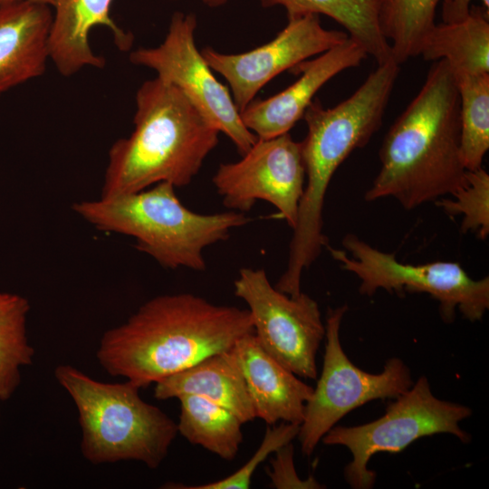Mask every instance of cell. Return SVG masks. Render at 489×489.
I'll use <instances>...</instances> for the list:
<instances>
[{
  "mask_svg": "<svg viewBox=\"0 0 489 489\" xmlns=\"http://www.w3.org/2000/svg\"><path fill=\"white\" fill-rule=\"evenodd\" d=\"M300 425L282 422L279 426L268 425L264 438L253 456L237 471L217 481L197 485L180 484H165L164 488L177 489H247L257 467L283 446L291 443L299 433Z\"/></svg>",
  "mask_w": 489,
  "mask_h": 489,
  "instance_id": "obj_26",
  "label": "cell"
},
{
  "mask_svg": "<svg viewBox=\"0 0 489 489\" xmlns=\"http://www.w3.org/2000/svg\"><path fill=\"white\" fill-rule=\"evenodd\" d=\"M58 383L72 398L81 427V452L94 465L133 460L150 469L167 457L177 435V423L144 401L129 380L106 383L67 364L54 369Z\"/></svg>",
  "mask_w": 489,
  "mask_h": 489,
  "instance_id": "obj_5",
  "label": "cell"
},
{
  "mask_svg": "<svg viewBox=\"0 0 489 489\" xmlns=\"http://www.w3.org/2000/svg\"><path fill=\"white\" fill-rule=\"evenodd\" d=\"M305 179L301 142L288 132L258 139L239 160L221 164L212 181L225 207L244 213L264 200L293 228Z\"/></svg>",
  "mask_w": 489,
  "mask_h": 489,
  "instance_id": "obj_12",
  "label": "cell"
},
{
  "mask_svg": "<svg viewBox=\"0 0 489 489\" xmlns=\"http://www.w3.org/2000/svg\"><path fill=\"white\" fill-rule=\"evenodd\" d=\"M135 103L132 132L109 149L102 197L160 182L186 187L218 144L220 132L176 86L158 77L140 85Z\"/></svg>",
  "mask_w": 489,
  "mask_h": 489,
  "instance_id": "obj_3",
  "label": "cell"
},
{
  "mask_svg": "<svg viewBox=\"0 0 489 489\" xmlns=\"http://www.w3.org/2000/svg\"><path fill=\"white\" fill-rule=\"evenodd\" d=\"M113 0H55L48 36L49 60L60 74L70 77L82 69H102L106 60L96 54L89 43L94 26L107 27L119 50L129 51L133 34L120 28L110 17Z\"/></svg>",
  "mask_w": 489,
  "mask_h": 489,
  "instance_id": "obj_16",
  "label": "cell"
},
{
  "mask_svg": "<svg viewBox=\"0 0 489 489\" xmlns=\"http://www.w3.org/2000/svg\"><path fill=\"white\" fill-rule=\"evenodd\" d=\"M234 286L248 306L261 347L298 377L316 379V355L325 337L317 302L302 292L279 291L264 269H240Z\"/></svg>",
  "mask_w": 489,
  "mask_h": 489,
  "instance_id": "obj_11",
  "label": "cell"
},
{
  "mask_svg": "<svg viewBox=\"0 0 489 489\" xmlns=\"http://www.w3.org/2000/svg\"><path fill=\"white\" fill-rule=\"evenodd\" d=\"M30 309L25 297L0 291V402L14 395L23 368L34 360V349L27 336Z\"/></svg>",
  "mask_w": 489,
  "mask_h": 489,
  "instance_id": "obj_22",
  "label": "cell"
},
{
  "mask_svg": "<svg viewBox=\"0 0 489 489\" xmlns=\"http://www.w3.org/2000/svg\"><path fill=\"white\" fill-rule=\"evenodd\" d=\"M348 34L325 29L318 14L288 19L286 26L267 43L242 53H222L205 47L206 63L221 74L240 111L255 99L272 79L299 63L342 43Z\"/></svg>",
  "mask_w": 489,
  "mask_h": 489,
  "instance_id": "obj_13",
  "label": "cell"
},
{
  "mask_svg": "<svg viewBox=\"0 0 489 489\" xmlns=\"http://www.w3.org/2000/svg\"><path fill=\"white\" fill-rule=\"evenodd\" d=\"M442 0H381L379 20L391 56L401 64L419 55L421 45L435 26Z\"/></svg>",
  "mask_w": 489,
  "mask_h": 489,
  "instance_id": "obj_24",
  "label": "cell"
},
{
  "mask_svg": "<svg viewBox=\"0 0 489 489\" xmlns=\"http://www.w3.org/2000/svg\"><path fill=\"white\" fill-rule=\"evenodd\" d=\"M197 17L175 12L163 42L129 53L131 63L153 70L157 77L176 86L242 155L258 140L244 124L229 90L213 73L195 42Z\"/></svg>",
  "mask_w": 489,
  "mask_h": 489,
  "instance_id": "obj_10",
  "label": "cell"
},
{
  "mask_svg": "<svg viewBox=\"0 0 489 489\" xmlns=\"http://www.w3.org/2000/svg\"><path fill=\"white\" fill-rule=\"evenodd\" d=\"M250 332L248 310L217 305L192 293L163 294L106 331L96 357L110 375L141 388L229 350Z\"/></svg>",
  "mask_w": 489,
  "mask_h": 489,
  "instance_id": "obj_1",
  "label": "cell"
},
{
  "mask_svg": "<svg viewBox=\"0 0 489 489\" xmlns=\"http://www.w3.org/2000/svg\"><path fill=\"white\" fill-rule=\"evenodd\" d=\"M453 76L459 96L461 158L466 170H475L489 149V73Z\"/></svg>",
  "mask_w": 489,
  "mask_h": 489,
  "instance_id": "obj_23",
  "label": "cell"
},
{
  "mask_svg": "<svg viewBox=\"0 0 489 489\" xmlns=\"http://www.w3.org/2000/svg\"><path fill=\"white\" fill-rule=\"evenodd\" d=\"M180 404L177 433L222 459L233 460L243 442V422L228 409L196 395L177 398Z\"/></svg>",
  "mask_w": 489,
  "mask_h": 489,
  "instance_id": "obj_21",
  "label": "cell"
},
{
  "mask_svg": "<svg viewBox=\"0 0 489 489\" xmlns=\"http://www.w3.org/2000/svg\"><path fill=\"white\" fill-rule=\"evenodd\" d=\"M72 211L99 231L133 237L135 247L162 267L203 271L205 248L228 238L251 219L234 210L199 214L186 207L168 182L142 191L81 200Z\"/></svg>",
  "mask_w": 489,
  "mask_h": 489,
  "instance_id": "obj_4",
  "label": "cell"
},
{
  "mask_svg": "<svg viewBox=\"0 0 489 489\" xmlns=\"http://www.w3.org/2000/svg\"><path fill=\"white\" fill-rule=\"evenodd\" d=\"M20 1L35 2V3L44 4V5L53 6L55 0H0V5L14 3V2H20Z\"/></svg>",
  "mask_w": 489,
  "mask_h": 489,
  "instance_id": "obj_29",
  "label": "cell"
},
{
  "mask_svg": "<svg viewBox=\"0 0 489 489\" xmlns=\"http://www.w3.org/2000/svg\"><path fill=\"white\" fill-rule=\"evenodd\" d=\"M229 352L243 374L255 417L270 426L301 425L313 388L270 356L254 332L240 338Z\"/></svg>",
  "mask_w": 489,
  "mask_h": 489,
  "instance_id": "obj_15",
  "label": "cell"
},
{
  "mask_svg": "<svg viewBox=\"0 0 489 489\" xmlns=\"http://www.w3.org/2000/svg\"><path fill=\"white\" fill-rule=\"evenodd\" d=\"M51 7L29 1L0 5V95L44 73Z\"/></svg>",
  "mask_w": 489,
  "mask_h": 489,
  "instance_id": "obj_17",
  "label": "cell"
},
{
  "mask_svg": "<svg viewBox=\"0 0 489 489\" xmlns=\"http://www.w3.org/2000/svg\"><path fill=\"white\" fill-rule=\"evenodd\" d=\"M381 0H261L264 7L283 6L288 19L306 14H324L335 20L361 45L377 64L391 56L388 39L382 34L379 13Z\"/></svg>",
  "mask_w": 489,
  "mask_h": 489,
  "instance_id": "obj_20",
  "label": "cell"
},
{
  "mask_svg": "<svg viewBox=\"0 0 489 489\" xmlns=\"http://www.w3.org/2000/svg\"><path fill=\"white\" fill-rule=\"evenodd\" d=\"M436 204L449 216H462L461 230L471 232L480 239L489 234V175L481 167L467 170L466 184Z\"/></svg>",
  "mask_w": 489,
  "mask_h": 489,
  "instance_id": "obj_25",
  "label": "cell"
},
{
  "mask_svg": "<svg viewBox=\"0 0 489 489\" xmlns=\"http://www.w3.org/2000/svg\"><path fill=\"white\" fill-rule=\"evenodd\" d=\"M419 55L433 62L445 60L454 75L489 73V10L471 5L464 20L435 24Z\"/></svg>",
  "mask_w": 489,
  "mask_h": 489,
  "instance_id": "obj_19",
  "label": "cell"
},
{
  "mask_svg": "<svg viewBox=\"0 0 489 489\" xmlns=\"http://www.w3.org/2000/svg\"><path fill=\"white\" fill-rule=\"evenodd\" d=\"M273 454L274 458L271 460V468L267 469L272 487L275 489H316L323 487L313 476L304 480L299 477L294 467L292 442L283 446Z\"/></svg>",
  "mask_w": 489,
  "mask_h": 489,
  "instance_id": "obj_27",
  "label": "cell"
},
{
  "mask_svg": "<svg viewBox=\"0 0 489 489\" xmlns=\"http://www.w3.org/2000/svg\"><path fill=\"white\" fill-rule=\"evenodd\" d=\"M399 66L390 58L378 64L363 83L336 106L324 108L314 100L306 109L302 118L307 135L301 141L306 183L298 211L303 224L321 223L326 192L335 171L379 129Z\"/></svg>",
  "mask_w": 489,
  "mask_h": 489,
  "instance_id": "obj_6",
  "label": "cell"
},
{
  "mask_svg": "<svg viewBox=\"0 0 489 489\" xmlns=\"http://www.w3.org/2000/svg\"><path fill=\"white\" fill-rule=\"evenodd\" d=\"M472 0H442V23H455L464 20L470 12ZM489 10V0H481Z\"/></svg>",
  "mask_w": 489,
  "mask_h": 489,
  "instance_id": "obj_28",
  "label": "cell"
},
{
  "mask_svg": "<svg viewBox=\"0 0 489 489\" xmlns=\"http://www.w3.org/2000/svg\"><path fill=\"white\" fill-rule=\"evenodd\" d=\"M204 4L211 7H216L225 5L227 0H202Z\"/></svg>",
  "mask_w": 489,
  "mask_h": 489,
  "instance_id": "obj_30",
  "label": "cell"
},
{
  "mask_svg": "<svg viewBox=\"0 0 489 489\" xmlns=\"http://www.w3.org/2000/svg\"><path fill=\"white\" fill-rule=\"evenodd\" d=\"M348 310H330L325 323V351L316 388L305 404L298 439L303 455L310 456L322 437L351 410L375 399L396 398L413 384L406 363L391 358L380 373L355 366L344 352L340 329Z\"/></svg>",
  "mask_w": 489,
  "mask_h": 489,
  "instance_id": "obj_9",
  "label": "cell"
},
{
  "mask_svg": "<svg viewBox=\"0 0 489 489\" xmlns=\"http://www.w3.org/2000/svg\"><path fill=\"white\" fill-rule=\"evenodd\" d=\"M184 394L208 399L234 413L244 424L256 418L244 379L229 350L206 357L155 383L157 399Z\"/></svg>",
  "mask_w": 489,
  "mask_h": 489,
  "instance_id": "obj_18",
  "label": "cell"
},
{
  "mask_svg": "<svg viewBox=\"0 0 489 489\" xmlns=\"http://www.w3.org/2000/svg\"><path fill=\"white\" fill-rule=\"evenodd\" d=\"M346 251L327 245L342 269L360 281V292L372 296L383 289L397 293L426 292L439 302L441 317L454 320L455 310L471 321L483 318L489 308V277L471 278L458 263L403 264L395 254L382 252L353 234L342 240Z\"/></svg>",
  "mask_w": 489,
  "mask_h": 489,
  "instance_id": "obj_8",
  "label": "cell"
},
{
  "mask_svg": "<svg viewBox=\"0 0 489 489\" xmlns=\"http://www.w3.org/2000/svg\"><path fill=\"white\" fill-rule=\"evenodd\" d=\"M367 56L361 45L348 37L315 58L299 63L292 69L301 73L297 81L272 97L254 99L244 108L241 112L244 124L258 139L288 133L327 82L359 66Z\"/></svg>",
  "mask_w": 489,
  "mask_h": 489,
  "instance_id": "obj_14",
  "label": "cell"
},
{
  "mask_svg": "<svg viewBox=\"0 0 489 489\" xmlns=\"http://www.w3.org/2000/svg\"><path fill=\"white\" fill-rule=\"evenodd\" d=\"M471 415L470 408L436 398L428 379L422 376L379 418L355 427L334 426L321 441L347 447L352 455L344 469L347 483L354 489H369L376 473L368 464L375 454L398 453L418 438L442 433L468 443L471 436L460 423Z\"/></svg>",
  "mask_w": 489,
  "mask_h": 489,
  "instance_id": "obj_7",
  "label": "cell"
},
{
  "mask_svg": "<svg viewBox=\"0 0 489 489\" xmlns=\"http://www.w3.org/2000/svg\"><path fill=\"white\" fill-rule=\"evenodd\" d=\"M380 168L367 201L393 197L407 210L466 184L460 151L459 96L449 65L434 62L426 80L387 132Z\"/></svg>",
  "mask_w": 489,
  "mask_h": 489,
  "instance_id": "obj_2",
  "label": "cell"
}]
</instances>
